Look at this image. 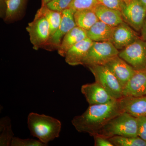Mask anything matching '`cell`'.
Returning a JSON list of instances; mask_svg holds the SVG:
<instances>
[{"label":"cell","mask_w":146,"mask_h":146,"mask_svg":"<svg viewBox=\"0 0 146 146\" xmlns=\"http://www.w3.org/2000/svg\"><path fill=\"white\" fill-rule=\"evenodd\" d=\"M81 91L89 105L104 104L116 100L96 82L82 85Z\"/></svg>","instance_id":"cell-11"},{"label":"cell","mask_w":146,"mask_h":146,"mask_svg":"<svg viewBox=\"0 0 146 146\" xmlns=\"http://www.w3.org/2000/svg\"><path fill=\"white\" fill-rule=\"evenodd\" d=\"M123 2L126 5L128 4L132 0H122Z\"/></svg>","instance_id":"cell-33"},{"label":"cell","mask_w":146,"mask_h":146,"mask_svg":"<svg viewBox=\"0 0 146 146\" xmlns=\"http://www.w3.org/2000/svg\"><path fill=\"white\" fill-rule=\"evenodd\" d=\"M117 79L123 89L134 74L135 70L119 56L105 65Z\"/></svg>","instance_id":"cell-12"},{"label":"cell","mask_w":146,"mask_h":146,"mask_svg":"<svg viewBox=\"0 0 146 146\" xmlns=\"http://www.w3.org/2000/svg\"><path fill=\"white\" fill-rule=\"evenodd\" d=\"M121 12L125 23L136 31H141L146 16L145 7L138 0H132Z\"/></svg>","instance_id":"cell-8"},{"label":"cell","mask_w":146,"mask_h":146,"mask_svg":"<svg viewBox=\"0 0 146 146\" xmlns=\"http://www.w3.org/2000/svg\"><path fill=\"white\" fill-rule=\"evenodd\" d=\"M27 124L31 135L46 145L58 138L61 131L60 121L50 116L35 112L29 114Z\"/></svg>","instance_id":"cell-2"},{"label":"cell","mask_w":146,"mask_h":146,"mask_svg":"<svg viewBox=\"0 0 146 146\" xmlns=\"http://www.w3.org/2000/svg\"><path fill=\"white\" fill-rule=\"evenodd\" d=\"M118 101L123 112L136 118L146 117V96H123Z\"/></svg>","instance_id":"cell-14"},{"label":"cell","mask_w":146,"mask_h":146,"mask_svg":"<svg viewBox=\"0 0 146 146\" xmlns=\"http://www.w3.org/2000/svg\"><path fill=\"white\" fill-rule=\"evenodd\" d=\"M88 68L94 75L96 82L101 85L114 99L119 100L122 98V87L105 65H94Z\"/></svg>","instance_id":"cell-6"},{"label":"cell","mask_w":146,"mask_h":146,"mask_svg":"<svg viewBox=\"0 0 146 146\" xmlns=\"http://www.w3.org/2000/svg\"><path fill=\"white\" fill-rule=\"evenodd\" d=\"M138 38L131 27L123 22L113 28L110 42L119 51L130 45Z\"/></svg>","instance_id":"cell-10"},{"label":"cell","mask_w":146,"mask_h":146,"mask_svg":"<svg viewBox=\"0 0 146 146\" xmlns=\"http://www.w3.org/2000/svg\"><path fill=\"white\" fill-rule=\"evenodd\" d=\"M75 11L71 8L62 11V19L60 25L57 30L50 36L45 46L58 49L65 35L76 26L74 18Z\"/></svg>","instance_id":"cell-9"},{"label":"cell","mask_w":146,"mask_h":146,"mask_svg":"<svg viewBox=\"0 0 146 146\" xmlns=\"http://www.w3.org/2000/svg\"><path fill=\"white\" fill-rule=\"evenodd\" d=\"M27 0H4L6 5L5 19L10 21L15 19L21 13Z\"/></svg>","instance_id":"cell-22"},{"label":"cell","mask_w":146,"mask_h":146,"mask_svg":"<svg viewBox=\"0 0 146 146\" xmlns=\"http://www.w3.org/2000/svg\"><path fill=\"white\" fill-rule=\"evenodd\" d=\"M141 32L142 39L146 41V16L143 25V27L141 29Z\"/></svg>","instance_id":"cell-30"},{"label":"cell","mask_w":146,"mask_h":146,"mask_svg":"<svg viewBox=\"0 0 146 146\" xmlns=\"http://www.w3.org/2000/svg\"><path fill=\"white\" fill-rule=\"evenodd\" d=\"M73 0H52L47 5L48 8L58 12L70 8Z\"/></svg>","instance_id":"cell-25"},{"label":"cell","mask_w":146,"mask_h":146,"mask_svg":"<svg viewBox=\"0 0 146 146\" xmlns=\"http://www.w3.org/2000/svg\"><path fill=\"white\" fill-rule=\"evenodd\" d=\"M0 132V146H11L14 133L12 131L11 120L8 117L1 119Z\"/></svg>","instance_id":"cell-20"},{"label":"cell","mask_w":146,"mask_h":146,"mask_svg":"<svg viewBox=\"0 0 146 146\" xmlns=\"http://www.w3.org/2000/svg\"><path fill=\"white\" fill-rule=\"evenodd\" d=\"M119 51L109 41L94 42L89 49L82 65L89 67L97 65H105L119 55Z\"/></svg>","instance_id":"cell-5"},{"label":"cell","mask_w":146,"mask_h":146,"mask_svg":"<svg viewBox=\"0 0 146 146\" xmlns=\"http://www.w3.org/2000/svg\"><path fill=\"white\" fill-rule=\"evenodd\" d=\"M48 145L39 141L34 139H22L13 137L11 141V146H46Z\"/></svg>","instance_id":"cell-26"},{"label":"cell","mask_w":146,"mask_h":146,"mask_svg":"<svg viewBox=\"0 0 146 146\" xmlns=\"http://www.w3.org/2000/svg\"><path fill=\"white\" fill-rule=\"evenodd\" d=\"M113 28L99 21L86 30L87 37L93 42H110Z\"/></svg>","instance_id":"cell-18"},{"label":"cell","mask_w":146,"mask_h":146,"mask_svg":"<svg viewBox=\"0 0 146 146\" xmlns=\"http://www.w3.org/2000/svg\"><path fill=\"white\" fill-rule=\"evenodd\" d=\"M99 4L98 0H73L70 8L75 11L94 9Z\"/></svg>","instance_id":"cell-24"},{"label":"cell","mask_w":146,"mask_h":146,"mask_svg":"<svg viewBox=\"0 0 146 146\" xmlns=\"http://www.w3.org/2000/svg\"><path fill=\"white\" fill-rule=\"evenodd\" d=\"M94 42L88 37L71 47L65 54L66 63L72 66L82 65Z\"/></svg>","instance_id":"cell-15"},{"label":"cell","mask_w":146,"mask_h":146,"mask_svg":"<svg viewBox=\"0 0 146 146\" xmlns=\"http://www.w3.org/2000/svg\"><path fill=\"white\" fill-rule=\"evenodd\" d=\"M94 138L95 146H114L108 138L98 134L93 136Z\"/></svg>","instance_id":"cell-29"},{"label":"cell","mask_w":146,"mask_h":146,"mask_svg":"<svg viewBox=\"0 0 146 146\" xmlns=\"http://www.w3.org/2000/svg\"><path fill=\"white\" fill-rule=\"evenodd\" d=\"M122 112L118 100H115L104 104L89 106L82 115L73 118L72 123L78 132L93 136L110 120Z\"/></svg>","instance_id":"cell-1"},{"label":"cell","mask_w":146,"mask_h":146,"mask_svg":"<svg viewBox=\"0 0 146 146\" xmlns=\"http://www.w3.org/2000/svg\"><path fill=\"white\" fill-rule=\"evenodd\" d=\"M26 30L33 48L35 50L45 47L50 37L49 25L39 9L33 21L28 24Z\"/></svg>","instance_id":"cell-4"},{"label":"cell","mask_w":146,"mask_h":146,"mask_svg":"<svg viewBox=\"0 0 146 146\" xmlns=\"http://www.w3.org/2000/svg\"><path fill=\"white\" fill-rule=\"evenodd\" d=\"M123 96H146V68L135 70L134 74L123 89Z\"/></svg>","instance_id":"cell-13"},{"label":"cell","mask_w":146,"mask_h":146,"mask_svg":"<svg viewBox=\"0 0 146 146\" xmlns=\"http://www.w3.org/2000/svg\"><path fill=\"white\" fill-rule=\"evenodd\" d=\"M52 0H42V5L41 7L45 6H46L50 3V2Z\"/></svg>","instance_id":"cell-31"},{"label":"cell","mask_w":146,"mask_h":146,"mask_svg":"<svg viewBox=\"0 0 146 146\" xmlns=\"http://www.w3.org/2000/svg\"><path fill=\"white\" fill-rule=\"evenodd\" d=\"M76 26L88 30L99 20L93 9L76 11L74 14Z\"/></svg>","instance_id":"cell-19"},{"label":"cell","mask_w":146,"mask_h":146,"mask_svg":"<svg viewBox=\"0 0 146 146\" xmlns=\"http://www.w3.org/2000/svg\"><path fill=\"white\" fill-rule=\"evenodd\" d=\"M138 122V136L146 142V117H139Z\"/></svg>","instance_id":"cell-28"},{"label":"cell","mask_w":146,"mask_h":146,"mask_svg":"<svg viewBox=\"0 0 146 146\" xmlns=\"http://www.w3.org/2000/svg\"><path fill=\"white\" fill-rule=\"evenodd\" d=\"M87 37L86 30L78 26L75 27L63 37L57 49L58 54L65 57L66 52L71 47Z\"/></svg>","instance_id":"cell-16"},{"label":"cell","mask_w":146,"mask_h":146,"mask_svg":"<svg viewBox=\"0 0 146 146\" xmlns=\"http://www.w3.org/2000/svg\"><path fill=\"white\" fill-rule=\"evenodd\" d=\"M138 1L146 7V0H138Z\"/></svg>","instance_id":"cell-32"},{"label":"cell","mask_w":146,"mask_h":146,"mask_svg":"<svg viewBox=\"0 0 146 146\" xmlns=\"http://www.w3.org/2000/svg\"><path fill=\"white\" fill-rule=\"evenodd\" d=\"M100 4L121 11L126 5L122 0H98Z\"/></svg>","instance_id":"cell-27"},{"label":"cell","mask_w":146,"mask_h":146,"mask_svg":"<svg viewBox=\"0 0 146 146\" xmlns=\"http://www.w3.org/2000/svg\"><path fill=\"white\" fill-rule=\"evenodd\" d=\"M114 146H146V142L137 137L114 136L108 138Z\"/></svg>","instance_id":"cell-23"},{"label":"cell","mask_w":146,"mask_h":146,"mask_svg":"<svg viewBox=\"0 0 146 146\" xmlns=\"http://www.w3.org/2000/svg\"><path fill=\"white\" fill-rule=\"evenodd\" d=\"M39 9L45 16L49 25L51 36L60 25L62 19V12L51 10L48 8L46 6L41 7Z\"/></svg>","instance_id":"cell-21"},{"label":"cell","mask_w":146,"mask_h":146,"mask_svg":"<svg viewBox=\"0 0 146 146\" xmlns=\"http://www.w3.org/2000/svg\"><path fill=\"white\" fill-rule=\"evenodd\" d=\"M94 10L100 21L112 27H115L124 22L121 11L108 8L99 4Z\"/></svg>","instance_id":"cell-17"},{"label":"cell","mask_w":146,"mask_h":146,"mask_svg":"<svg viewBox=\"0 0 146 146\" xmlns=\"http://www.w3.org/2000/svg\"><path fill=\"white\" fill-rule=\"evenodd\" d=\"M118 56L135 70L146 68V41L138 37L119 51Z\"/></svg>","instance_id":"cell-7"},{"label":"cell","mask_w":146,"mask_h":146,"mask_svg":"<svg viewBox=\"0 0 146 146\" xmlns=\"http://www.w3.org/2000/svg\"><path fill=\"white\" fill-rule=\"evenodd\" d=\"M97 134L107 138L114 136L137 137V118L122 112L110 120Z\"/></svg>","instance_id":"cell-3"}]
</instances>
